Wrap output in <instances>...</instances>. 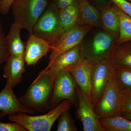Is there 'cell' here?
I'll return each instance as SVG.
<instances>
[{
  "label": "cell",
  "mask_w": 131,
  "mask_h": 131,
  "mask_svg": "<svg viewBox=\"0 0 131 131\" xmlns=\"http://www.w3.org/2000/svg\"><path fill=\"white\" fill-rule=\"evenodd\" d=\"M2 1V0H0V3Z\"/></svg>",
  "instance_id": "34"
},
{
  "label": "cell",
  "mask_w": 131,
  "mask_h": 131,
  "mask_svg": "<svg viewBox=\"0 0 131 131\" xmlns=\"http://www.w3.org/2000/svg\"><path fill=\"white\" fill-rule=\"evenodd\" d=\"M80 18L78 26L90 25L102 29L100 11L89 0H78Z\"/></svg>",
  "instance_id": "16"
},
{
  "label": "cell",
  "mask_w": 131,
  "mask_h": 131,
  "mask_svg": "<svg viewBox=\"0 0 131 131\" xmlns=\"http://www.w3.org/2000/svg\"><path fill=\"white\" fill-rule=\"evenodd\" d=\"M83 59L81 43L73 49L65 52L59 56L53 63L48 68V70L52 75L56 77L61 70L68 66L74 65Z\"/></svg>",
  "instance_id": "15"
},
{
  "label": "cell",
  "mask_w": 131,
  "mask_h": 131,
  "mask_svg": "<svg viewBox=\"0 0 131 131\" xmlns=\"http://www.w3.org/2000/svg\"><path fill=\"white\" fill-rule=\"evenodd\" d=\"M52 46L49 42L31 34L26 46L25 59L28 66L34 65L49 51Z\"/></svg>",
  "instance_id": "13"
},
{
  "label": "cell",
  "mask_w": 131,
  "mask_h": 131,
  "mask_svg": "<svg viewBox=\"0 0 131 131\" xmlns=\"http://www.w3.org/2000/svg\"><path fill=\"white\" fill-rule=\"evenodd\" d=\"M121 115L124 118L131 121V113H123Z\"/></svg>",
  "instance_id": "32"
},
{
  "label": "cell",
  "mask_w": 131,
  "mask_h": 131,
  "mask_svg": "<svg viewBox=\"0 0 131 131\" xmlns=\"http://www.w3.org/2000/svg\"><path fill=\"white\" fill-rule=\"evenodd\" d=\"M31 34L49 42L52 48L64 34L59 20V9L54 3L50 2L34 27Z\"/></svg>",
  "instance_id": "5"
},
{
  "label": "cell",
  "mask_w": 131,
  "mask_h": 131,
  "mask_svg": "<svg viewBox=\"0 0 131 131\" xmlns=\"http://www.w3.org/2000/svg\"><path fill=\"white\" fill-rule=\"evenodd\" d=\"M122 91L124 97L122 113H131V90H127Z\"/></svg>",
  "instance_id": "28"
},
{
  "label": "cell",
  "mask_w": 131,
  "mask_h": 131,
  "mask_svg": "<svg viewBox=\"0 0 131 131\" xmlns=\"http://www.w3.org/2000/svg\"><path fill=\"white\" fill-rule=\"evenodd\" d=\"M10 54L7 45L6 36L3 30L1 22L0 21V75L2 66L9 59Z\"/></svg>",
  "instance_id": "25"
},
{
  "label": "cell",
  "mask_w": 131,
  "mask_h": 131,
  "mask_svg": "<svg viewBox=\"0 0 131 131\" xmlns=\"http://www.w3.org/2000/svg\"><path fill=\"white\" fill-rule=\"evenodd\" d=\"M102 29L109 32L119 33V19L115 5H111L99 9Z\"/></svg>",
  "instance_id": "19"
},
{
  "label": "cell",
  "mask_w": 131,
  "mask_h": 131,
  "mask_svg": "<svg viewBox=\"0 0 131 131\" xmlns=\"http://www.w3.org/2000/svg\"><path fill=\"white\" fill-rule=\"evenodd\" d=\"M115 6L119 19V36L117 42V45H118L131 41V18Z\"/></svg>",
  "instance_id": "22"
},
{
  "label": "cell",
  "mask_w": 131,
  "mask_h": 131,
  "mask_svg": "<svg viewBox=\"0 0 131 131\" xmlns=\"http://www.w3.org/2000/svg\"><path fill=\"white\" fill-rule=\"evenodd\" d=\"M92 67V64L83 59L77 63L64 69L70 73L79 89L91 101Z\"/></svg>",
  "instance_id": "11"
},
{
  "label": "cell",
  "mask_w": 131,
  "mask_h": 131,
  "mask_svg": "<svg viewBox=\"0 0 131 131\" xmlns=\"http://www.w3.org/2000/svg\"><path fill=\"white\" fill-rule=\"evenodd\" d=\"M55 78L48 70H42L25 93L18 98L19 101L34 113L49 112Z\"/></svg>",
  "instance_id": "1"
},
{
  "label": "cell",
  "mask_w": 131,
  "mask_h": 131,
  "mask_svg": "<svg viewBox=\"0 0 131 131\" xmlns=\"http://www.w3.org/2000/svg\"><path fill=\"white\" fill-rule=\"evenodd\" d=\"M21 29L18 25L14 22L11 26L9 33L6 36L10 56L25 58L26 46L21 39L20 31Z\"/></svg>",
  "instance_id": "18"
},
{
  "label": "cell",
  "mask_w": 131,
  "mask_h": 131,
  "mask_svg": "<svg viewBox=\"0 0 131 131\" xmlns=\"http://www.w3.org/2000/svg\"><path fill=\"white\" fill-rule=\"evenodd\" d=\"M127 1H128L129 2L131 3V0H127Z\"/></svg>",
  "instance_id": "33"
},
{
  "label": "cell",
  "mask_w": 131,
  "mask_h": 131,
  "mask_svg": "<svg viewBox=\"0 0 131 131\" xmlns=\"http://www.w3.org/2000/svg\"><path fill=\"white\" fill-rule=\"evenodd\" d=\"M119 33L102 29L94 32L81 43L83 59L92 65L110 58L117 45Z\"/></svg>",
  "instance_id": "2"
},
{
  "label": "cell",
  "mask_w": 131,
  "mask_h": 131,
  "mask_svg": "<svg viewBox=\"0 0 131 131\" xmlns=\"http://www.w3.org/2000/svg\"><path fill=\"white\" fill-rule=\"evenodd\" d=\"M93 27L88 25L78 26L65 33L52 48L49 64L46 68L50 67L61 54L81 43Z\"/></svg>",
  "instance_id": "9"
},
{
  "label": "cell",
  "mask_w": 131,
  "mask_h": 131,
  "mask_svg": "<svg viewBox=\"0 0 131 131\" xmlns=\"http://www.w3.org/2000/svg\"><path fill=\"white\" fill-rule=\"evenodd\" d=\"M76 93L78 103L76 115L81 122L84 131H106L100 122L95 107L88 97L76 85Z\"/></svg>",
  "instance_id": "8"
},
{
  "label": "cell",
  "mask_w": 131,
  "mask_h": 131,
  "mask_svg": "<svg viewBox=\"0 0 131 131\" xmlns=\"http://www.w3.org/2000/svg\"><path fill=\"white\" fill-rule=\"evenodd\" d=\"M100 121L106 131H131V121L121 114L100 119Z\"/></svg>",
  "instance_id": "21"
},
{
  "label": "cell",
  "mask_w": 131,
  "mask_h": 131,
  "mask_svg": "<svg viewBox=\"0 0 131 131\" xmlns=\"http://www.w3.org/2000/svg\"><path fill=\"white\" fill-rule=\"evenodd\" d=\"M131 18V3L127 0H108Z\"/></svg>",
  "instance_id": "26"
},
{
  "label": "cell",
  "mask_w": 131,
  "mask_h": 131,
  "mask_svg": "<svg viewBox=\"0 0 131 131\" xmlns=\"http://www.w3.org/2000/svg\"><path fill=\"white\" fill-rule=\"evenodd\" d=\"M95 7L99 9L112 4L108 0H89Z\"/></svg>",
  "instance_id": "31"
},
{
  "label": "cell",
  "mask_w": 131,
  "mask_h": 131,
  "mask_svg": "<svg viewBox=\"0 0 131 131\" xmlns=\"http://www.w3.org/2000/svg\"><path fill=\"white\" fill-rule=\"evenodd\" d=\"M13 89L11 86L6 84L0 92V117L20 113L30 114H34L32 111L21 105Z\"/></svg>",
  "instance_id": "12"
},
{
  "label": "cell",
  "mask_w": 131,
  "mask_h": 131,
  "mask_svg": "<svg viewBox=\"0 0 131 131\" xmlns=\"http://www.w3.org/2000/svg\"><path fill=\"white\" fill-rule=\"evenodd\" d=\"M0 131H27L20 124L13 123H3L0 122Z\"/></svg>",
  "instance_id": "27"
},
{
  "label": "cell",
  "mask_w": 131,
  "mask_h": 131,
  "mask_svg": "<svg viewBox=\"0 0 131 131\" xmlns=\"http://www.w3.org/2000/svg\"><path fill=\"white\" fill-rule=\"evenodd\" d=\"M114 69L110 58L93 65L91 101L94 107L105 91Z\"/></svg>",
  "instance_id": "10"
},
{
  "label": "cell",
  "mask_w": 131,
  "mask_h": 131,
  "mask_svg": "<svg viewBox=\"0 0 131 131\" xmlns=\"http://www.w3.org/2000/svg\"><path fill=\"white\" fill-rule=\"evenodd\" d=\"M25 63L24 57L10 56L3 68V76L6 83L14 88L22 82Z\"/></svg>",
  "instance_id": "14"
},
{
  "label": "cell",
  "mask_w": 131,
  "mask_h": 131,
  "mask_svg": "<svg viewBox=\"0 0 131 131\" xmlns=\"http://www.w3.org/2000/svg\"><path fill=\"white\" fill-rule=\"evenodd\" d=\"M115 81L121 90H131V68H114Z\"/></svg>",
  "instance_id": "23"
},
{
  "label": "cell",
  "mask_w": 131,
  "mask_h": 131,
  "mask_svg": "<svg viewBox=\"0 0 131 131\" xmlns=\"http://www.w3.org/2000/svg\"><path fill=\"white\" fill-rule=\"evenodd\" d=\"M57 131H77L78 129L69 109L66 110L59 117Z\"/></svg>",
  "instance_id": "24"
},
{
  "label": "cell",
  "mask_w": 131,
  "mask_h": 131,
  "mask_svg": "<svg viewBox=\"0 0 131 131\" xmlns=\"http://www.w3.org/2000/svg\"><path fill=\"white\" fill-rule=\"evenodd\" d=\"M75 82L70 73L65 69L61 70L57 74L54 81L50 103V110L64 100H69L77 106L78 100Z\"/></svg>",
  "instance_id": "7"
},
{
  "label": "cell",
  "mask_w": 131,
  "mask_h": 131,
  "mask_svg": "<svg viewBox=\"0 0 131 131\" xmlns=\"http://www.w3.org/2000/svg\"><path fill=\"white\" fill-rule=\"evenodd\" d=\"M50 2V0H14L11 6L14 22L31 34Z\"/></svg>",
  "instance_id": "4"
},
{
  "label": "cell",
  "mask_w": 131,
  "mask_h": 131,
  "mask_svg": "<svg viewBox=\"0 0 131 131\" xmlns=\"http://www.w3.org/2000/svg\"><path fill=\"white\" fill-rule=\"evenodd\" d=\"M74 105L73 102L64 100L56 107L42 115L32 116L20 113L9 115L8 119L12 122L20 124L27 131H50L62 114Z\"/></svg>",
  "instance_id": "3"
},
{
  "label": "cell",
  "mask_w": 131,
  "mask_h": 131,
  "mask_svg": "<svg viewBox=\"0 0 131 131\" xmlns=\"http://www.w3.org/2000/svg\"><path fill=\"white\" fill-rule=\"evenodd\" d=\"M59 16L64 33L78 26L80 11L78 1L59 10Z\"/></svg>",
  "instance_id": "17"
},
{
  "label": "cell",
  "mask_w": 131,
  "mask_h": 131,
  "mask_svg": "<svg viewBox=\"0 0 131 131\" xmlns=\"http://www.w3.org/2000/svg\"><path fill=\"white\" fill-rule=\"evenodd\" d=\"M110 59L114 68H131V41L116 45Z\"/></svg>",
  "instance_id": "20"
},
{
  "label": "cell",
  "mask_w": 131,
  "mask_h": 131,
  "mask_svg": "<svg viewBox=\"0 0 131 131\" xmlns=\"http://www.w3.org/2000/svg\"><path fill=\"white\" fill-rule=\"evenodd\" d=\"M78 1V0H50L59 10L69 6Z\"/></svg>",
  "instance_id": "29"
},
{
  "label": "cell",
  "mask_w": 131,
  "mask_h": 131,
  "mask_svg": "<svg viewBox=\"0 0 131 131\" xmlns=\"http://www.w3.org/2000/svg\"><path fill=\"white\" fill-rule=\"evenodd\" d=\"M124 97L115 80L114 69L105 89L95 107L99 118L122 114Z\"/></svg>",
  "instance_id": "6"
},
{
  "label": "cell",
  "mask_w": 131,
  "mask_h": 131,
  "mask_svg": "<svg viewBox=\"0 0 131 131\" xmlns=\"http://www.w3.org/2000/svg\"><path fill=\"white\" fill-rule=\"evenodd\" d=\"M14 0H2L0 3V13L3 15L8 13Z\"/></svg>",
  "instance_id": "30"
}]
</instances>
